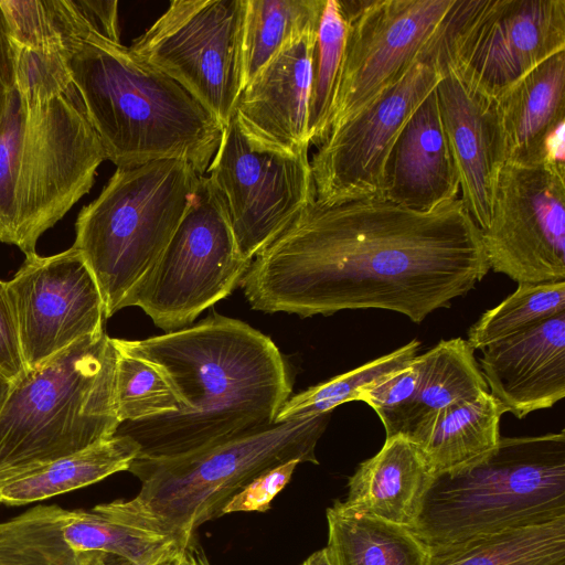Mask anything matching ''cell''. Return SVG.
<instances>
[{"label": "cell", "instance_id": "21", "mask_svg": "<svg viewBox=\"0 0 565 565\" xmlns=\"http://www.w3.org/2000/svg\"><path fill=\"white\" fill-rule=\"evenodd\" d=\"M459 192L435 88L414 111L394 145L386 166L383 199L428 211L458 199Z\"/></svg>", "mask_w": 565, "mask_h": 565}, {"label": "cell", "instance_id": "14", "mask_svg": "<svg viewBox=\"0 0 565 565\" xmlns=\"http://www.w3.org/2000/svg\"><path fill=\"white\" fill-rule=\"evenodd\" d=\"M480 233L493 271L518 284L565 280V166L504 162Z\"/></svg>", "mask_w": 565, "mask_h": 565}, {"label": "cell", "instance_id": "3", "mask_svg": "<svg viewBox=\"0 0 565 565\" xmlns=\"http://www.w3.org/2000/svg\"><path fill=\"white\" fill-rule=\"evenodd\" d=\"M107 160L68 72L9 96L0 121V242L25 257L87 194Z\"/></svg>", "mask_w": 565, "mask_h": 565}, {"label": "cell", "instance_id": "26", "mask_svg": "<svg viewBox=\"0 0 565 565\" xmlns=\"http://www.w3.org/2000/svg\"><path fill=\"white\" fill-rule=\"evenodd\" d=\"M418 381L411 402L385 429L386 438L407 437L425 419L458 401L488 391L475 350L462 338L441 340L417 354Z\"/></svg>", "mask_w": 565, "mask_h": 565}, {"label": "cell", "instance_id": "35", "mask_svg": "<svg viewBox=\"0 0 565 565\" xmlns=\"http://www.w3.org/2000/svg\"><path fill=\"white\" fill-rule=\"evenodd\" d=\"M116 352L114 406L120 424L147 420L180 409L173 390L154 365L117 348Z\"/></svg>", "mask_w": 565, "mask_h": 565}, {"label": "cell", "instance_id": "5", "mask_svg": "<svg viewBox=\"0 0 565 565\" xmlns=\"http://www.w3.org/2000/svg\"><path fill=\"white\" fill-rule=\"evenodd\" d=\"M116 348L87 335L11 383L0 409V473L55 460L116 435Z\"/></svg>", "mask_w": 565, "mask_h": 565}, {"label": "cell", "instance_id": "24", "mask_svg": "<svg viewBox=\"0 0 565 565\" xmlns=\"http://www.w3.org/2000/svg\"><path fill=\"white\" fill-rule=\"evenodd\" d=\"M505 408L487 391L455 402L420 423L406 438L414 443L435 477L472 467L498 448Z\"/></svg>", "mask_w": 565, "mask_h": 565}, {"label": "cell", "instance_id": "34", "mask_svg": "<svg viewBox=\"0 0 565 565\" xmlns=\"http://www.w3.org/2000/svg\"><path fill=\"white\" fill-rule=\"evenodd\" d=\"M419 348L420 342L413 339L385 355L289 397L278 412L276 424L298 416H330L337 406L355 401L363 386L417 355Z\"/></svg>", "mask_w": 565, "mask_h": 565}, {"label": "cell", "instance_id": "4", "mask_svg": "<svg viewBox=\"0 0 565 565\" xmlns=\"http://www.w3.org/2000/svg\"><path fill=\"white\" fill-rule=\"evenodd\" d=\"M65 64L106 158L117 168L179 159L206 172L224 127L181 84L98 34L77 44Z\"/></svg>", "mask_w": 565, "mask_h": 565}, {"label": "cell", "instance_id": "9", "mask_svg": "<svg viewBox=\"0 0 565 565\" xmlns=\"http://www.w3.org/2000/svg\"><path fill=\"white\" fill-rule=\"evenodd\" d=\"M565 50V0H455L419 58L497 100Z\"/></svg>", "mask_w": 565, "mask_h": 565}, {"label": "cell", "instance_id": "30", "mask_svg": "<svg viewBox=\"0 0 565 565\" xmlns=\"http://www.w3.org/2000/svg\"><path fill=\"white\" fill-rule=\"evenodd\" d=\"M67 510L39 504L0 522V565H116L95 551H81L64 534Z\"/></svg>", "mask_w": 565, "mask_h": 565}, {"label": "cell", "instance_id": "36", "mask_svg": "<svg viewBox=\"0 0 565 565\" xmlns=\"http://www.w3.org/2000/svg\"><path fill=\"white\" fill-rule=\"evenodd\" d=\"M299 463L298 460H290L262 473L227 501L221 515L267 511L271 500L289 482Z\"/></svg>", "mask_w": 565, "mask_h": 565}, {"label": "cell", "instance_id": "16", "mask_svg": "<svg viewBox=\"0 0 565 565\" xmlns=\"http://www.w3.org/2000/svg\"><path fill=\"white\" fill-rule=\"evenodd\" d=\"M7 284L28 369L104 330L98 285L73 246L52 256L25 257Z\"/></svg>", "mask_w": 565, "mask_h": 565}, {"label": "cell", "instance_id": "10", "mask_svg": "<svg viewBox=\"0 0 565 565\" xmlns=\"http://www.w3.org/2000/svg\"><path fill=\"white\" fill-rule=\"evenodd\" d=\"M249 265L222 200L201 174L183 218L128 307L141 308L167 332L186 328L239 286Z\"/></svg>", "mask_w": 565, "mask_h": 565}, {"label": "cell", "instance_id": "23", "mask_svg": "<svg viewBox=\"0 0 565 565\" xmlns=\"http://www.w3.org/2000/svg\"><path fill=\"white\" fill-rule=\"evenodd\" d=\"M0 8L15 47L70 52L93 34L120 42L117 1L0 0Z\"/></svg>", "mask_w": 565, "mask_h": 565}, {"label": "cell", "instance_id": "15", "mask_svg": "<svg viewBox=\"0 0 565 565\" xmlns=\"http://www.w3.org/2000/svg\"><path fill=\"white\" fill-rule=\"evenodd\" d=\"M441 72L418 58L372 104L329 132L310 160L316 200L382 198L388 158L404 126Z\"/></svg>", "mask_w": 565, "mask_h": 565}, {"label": "cell", "instance_id": "7", "mask_svg": "<svg viewBox=\"0 0 565 565\" xmlns=\"http://www.w3.org/2000/svg\"><path fill=\"white\" fill-rule=\"evenodd\" d=\"M329 418L298 416L190 455L136 458L128 471L141 489L116 503L130 519L186 547L196 527L221 516L227 501L262 473L290 460L318 463L316 446Z\"/></svg>", "mask_w": 565, "mask_h": 565}, {"label": "cell", "instance_id": "8", "mask_svg": "<svg viewBox=\"0 0 565 565\" xmlns=\"http://www.w3.org/2000/svg\"><path fill=\"white\" fill-rule=\"evenodd\" d=\"M201 174L160 159L117 168L75 222L76 248L98 285L106 319L128 302L166 249Z\"/></svg>", "mask_w": 565, "mask_h": 565}, {"label": "cell", "instance_id": "27", "mask_svg": "<svg viewBox=\"0 0 565 565\" xmlns=\"http://www.w3.org/2000/svg\"><path fill=\"white\" fill-rule=\"evenodd\" d=\"M332 565H425L426 545L404 526L366 516L335 501L327 509Z\"/></svg>", "mask_w": 565, "mask_h": 565}, {"label": "cell", "instance_id": "17", "mask_svg": "<svg viewBox=\"0 0 565 565\" xmlns=\"http://www.w3.org/2000/svg\"><path fill=\"white\" fill-rule=\"evenodd\" d=\"M436 92L460 199L482 232L489 226L498 174L505 162L497 103L447 68Z\"/></svg>", "mask_w": 565, "mask_h": 565}, {"label": "cell", "instance_id": "22", "mask_svg": "<svg viewBox=\"0 0 565 565\" xmlns=\"http://www.w3.org/2000/svg\"><path fill=\"white\" fill-rule=\"evenodd\" d=\"M434 479L419 448L395 435L385 438L380 451L359 465L341 502L353 512L413 530Z\"/></svg>", "mask_w": 565, "mask_h": 565}, {"label": "cell", "instance_id": "12", "mask_svg": "<svg viewBox=\"0 0 565 565\" xmlns=\"http://www.w3.org/2000/svg\"><path fill=\"white\" fill-rule=\"evenodd\" d=\"M308 147L255 141L233 115L206 170L242 256L252 262L316 200Z\"/></svg>", "mask_w": 565, "mask_h": 565}, {"label": "cell", "instance_id": "25", "mask_svg": "<svg viewBox=\"0 0 565 565\" xmlns=\"http://www.w3.org/2000/svg\"><path fill=\"white\" fill-rule=\"evenodd\" d=\"M138 454L130 436L116 434L78 452L0 473V503L24 505L90 486L128 470Z\"/></svg>", "mask_w": 565, "mask_h": 565}, {"label": "cell", "instance_id": "2", "mask_svg": "<svg viewBox=\"0 0 565 565\" xmlns=\"http://www.w3.org/2000/svg\"><path fill=\"white\" fill-rule=\"evenodd\" d=\"M114 345L154 365L173 390L177 413L128 422L116 434L139 445V459H171L270 428L291 393L273 340L246 322L212 315L199 323Z\"/></svg>", "mask_w": 565, "mask_h": 565}, {"label": "cell", "instance_id": "39", "mask_svg": "<svg viewBox=\"0 0 565 565\" xmlns=\"http://www.w3.org/2000/svg\"><path fill=\"white\" fill-rule=\"evenodd\" d=\"M116 565H129L124 562H117ZM152 565H200L195 546L193 544L181 547L178 546L173 550H171L169 553H167L163 557H161L158 562H156Z\"/></svg>", "mask_w": 565, "mask_h": 565}, {"label": "cell", "instance_id": "40", "mask_svg": "<svg viewBox=\"0 0 565 565\" xmlns=\"http://www.w3.org/2000/svg\"><path fill=\"white\" fill-rule=\"evenodd\" d=\"M301 565H332L327 547L311 554Z\"/></svg>", "mask_w": 565, "mask_h": 565}, {"label": "cell", "instance_id": "28", "mask_svg": "<svg viewBox=\"0 0 565 565\" xmlns=\"http://www.w3.org/2000/svg\"><path fill=\"white\" fill-rule=\"evenodd\" d=\"M425 565H565V518L458 543L426 546Z\"/></svg>", "mask_w": 565, "mask_h": 565}, {"label": "cell", "instance_id": "6", "mask_svg": "<svg viewBox=\"0 0 565 565\" xmlns=\"http://www.w3.org/2000/svg\"><path fill=\"white\" fill-rule=\"evenodd\" d=\"M565 518V433L501 437L483 461L435 477L412 530L438 546Z\"/></svg>", "mask_w": 565, "mask_h": 565}, {"label": "cell", "instance_id": "33", "mask_svg": "<svg viewBox=\"0 0 565 565\" xmlns=\"http://www.w3.org/2000/svg\"><path fill=\"white\" fill-rule=\"evenodd\" d=\"M347 22L338 0H326L312 54L308 140L319 146L328 136L341 68Z\"/></svg>", "mask_w": 565, "mask_h": 565}, {"label": "cell", "instance_id": "29", "mask_svg": "<svg viewBox=\"0 0 565 565\" xmlns=\"http://www.w3.org/2000/svg\"><path fill=\"white\" fill-rule=\"evenodd\" d=\"M63 530L76 548L102 552L129 565H152L179 546L170 536L127 516L115 501L90 510H67Z\"/></svg>", "mask_w": 565, "mask_h": 565}, {"label": "cell", "instance_id": "31", "mask_svg": "<svg viewBox=\"0 0 565 565\" xmlns=\"http://www.w3.org/2000/svg\"><path fill=\"white\" fill-rule=\"evenodd\" d=\"M326 0H246L244 86L294 38L317 31Z\"/></svg>", "mask_w": 565, "mask_h": 565}, {"label": "cell", "instance_id": "11", "mask_svg": "<svg viewBox=\"0 0 565 565\" xmlns=\"http://www.w3.org/2000/svg\"><path fill=\"white\" fill-rule=\"evenodd\" d=\"M245 12L246 0H175L129 47L224 127L244 87Z\"/></svg>", "mask_w": 565, "mask_h": 565}, {"label": "cell", "instance_id": "20", "mask_svg": "<svg viewBox=\"0 0 565 565\" xmlns=\"http://www.w3.org/2000/svg\"><path fill=\"white\" fill-rule=\"evenodd\" d=\"M564 92L565 50L543 61L495 100L505 162L565 166Z\"/></svg>", "mask_w": 565, "mask_h": 565}, {"label": "cell", "instance_id": "13", "mask_svg": "<svg viewBox=\"0 0 565 565\" xmlns=\"http://www.w3.org/2000/svg\"><path fill=\"white\" fill-rule=\"evenodd\" d=\"M347 22L329 132L398 82L455 0H338ZM328 132V135H329Z\"/></svg>", "mask_w": 565, "mask_h": 565}, {"label": "cell", "instance_id": "19", "mask_svg": "<svg viewBox=\"0 0 565 565\" xmlns=\"http://www.w3.org/2000/svg\"><path fill=\"white\" fill-rule=\"evenodd\" d=\"M488 392L516 418L565 396V312L483 348Z\"/></svg>", "mask_w": 565, "mask_h": 565}, {"label": "cell", "instance_id": "42", "mask_svg": "<svg viewBox=\"0 0 565 565\" xmlns=\"http://www.w3.org/2000/svg\"><path fill=\"white\" fill-rule=\"evenodd\" d=\"M200 565H210V563H209V561H207V558H206V557H202V558L200 559Z\"/></svg>", "mask_w": 565, "mask_h": 565}, {"label": "cell", "instance_id": "38", "mask_svg": "<svg viewBox=\"0 0 565 565\" xmlns=\"http://www.w3.org/2000/svg\"><path fill=\"white\" fill-rule=\"evenodd\" d=\"M15 88L14 53L3 12L0 8V121L11 92Z\"/></svg>", "mask_w": 565, "mask_h": 565}, {"label": "cell", "instance_id": "32", "mask_svg": "<svg viewBox=\"0 0 565 565\" xmlns=\"http://www.w3.org/2000/svg\"><path fill=\"white\" fill-rule=\"evenodd\" d=\"M564 312L565 280L519 284L513 294L470 327L467 341L473 350H482Z\"/></svg>", "mask_w": 565, "mask_h": 565}, {"label": "cell", "instance_id": "37", "mask_svg": "<svg viewBox=\"0 0 565 565\" xmlns=\"http://www.w3.org/2000/svg\"><path fill=\"white\" fill-rule=\"evenodd\" d=\"M26 369L8 284L0 280V376L13 383Z\"/></svg>", "mask_w": 565, "mask_h": 565}, {"label": "cell", "instance_id": "41", "mask_svg": "<svg viewBox=\"0 0 565 565\" xmlns=\"http://www.w3.org/2000/svg\"><path fill=\"white\" fill-rule=\"evenodd\" d=\"M11 383L0 376V409L7 398L8 392L10 390Z\"/></svg>", "mask_w": 565, "mask_h": 565}, {"label": "cell", "instance_id": "1", "mask_svg": "<svg viewBox=\"0 0 565 565\" xmlns=\"http://www.w3.org/2000/svg\"><path fill=\"white\" fill-rule=\"evenodd\" d=\"M490 270L460 198L428 211L382 198L315 200L252 262V309L300 317L383 309L420 323Z\"/></svg>", "mask_w": 565, "mask_h": 565}, {"label": "cell", "instance_id": "18", "mask_svg": "<svg viewBox=\"0 0 565 565\" xmlns=\"http://www.w3.org/2000/svg\"><path fill=\"white\" fill-rule=\"evenodd\" d=\"M317 31L290 40L242 89L234 116L255 141L295 151L310 146L308 109Z\"/></svg>", "mask_w": 565, "mask_h": 565}]
</instances>
